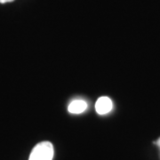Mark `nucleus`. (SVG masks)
I'll return each instance as SVG.
<instances>
[{
  "label": "nucleus",
  "mask_w": 160,
  "mask_h": 160,
  "mask_svg": "<svg viewBox=\"0 0 160 160\" xmlns=\"http://www.w3.org/2000/svg\"><path fill=\"white\" fill-rule=\"evenodd\" d=\"M53 154L52 144L49 142H42L33 148L29 160H52Z\"/></svg>",
  "instance_id": "obj_1"
},
{
  "label": "nucleus",
  "mask_w": 160,
  "mask_h": 160,
  "mask_svg": "<svg viewBox=\"0 0 160 160\" xmlns=\"http://www.w3.org/2000/svg\"><path fill=\"white\" fill-rule=\"evenodd\" d=\"M113 108L112 101L107 96H102L99 98L95 103V109L96 112L100 115H106L111 111Z\"/></svg>",
  "instance_id": "obj_2"
},
{
  "label": "nucleus",
  "mask_w": 160,
  "mask_h": 160,
  "mask_svg": "<svg viewBox=\"0 0 160 160\" xmlns=\"http://www.w3.org/2000/svg\"><path fill=\"white\" fill-rule=\"evenodd\" d=\"M87 109V103L83 100H75L69 103V112L71 114H80L86 111Z\"/></svg>",
  "instance_id": "obj_3"
},
{
  "label": "nucleus",
  "mask_w": 160,
  "mask_h": 160,
  "mask_svg": "<svg viewBox=\"0 0 160 160\" xmlns=\"http://www.w3.org/2000/svg\"><path fill=\"white\" fill-rule=\"evenodd\" d=\"M13 0H0V4H6V3H9V2H12Z\"/></svg>",
  "instance_id": "obj_4"
},
{
  "label": "nucleus",
  "mask_w": 160,
  "mask_h": 160,
  "mask_svg": "<svg viewBox=\"0 0 160 160\" xmlns=\"http://www.w3.org/2000/svg\"><path fill=\"white\" fill-rule=\"evenodd\" d=\"M154 143L155 144H157V146H158V147L160 149V138L158 140V141H157V142H155Z\"/></svg>",
  "instance_id": "obj_5"
}]
</instances>
